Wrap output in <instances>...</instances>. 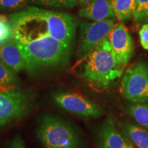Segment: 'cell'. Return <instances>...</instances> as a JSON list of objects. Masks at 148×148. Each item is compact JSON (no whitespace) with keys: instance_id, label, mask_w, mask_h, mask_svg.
I'll use <instances>...</instances> for the list:
<instances>
[{"instance_id":"1","label":"cell","mask_w":148,"mask_h":148,"mask_svg":"<svg viewBox=\"0 0 148 148\" xmlns=\"http://www.w3.org/2000/svg\"><path fill=\"white\" fill-rule=\"evenodd\" d=\"M15 41L25 62V69L29 72L64 65L71 55V48L63 45L49 34Z\"/></svg>"},{"instance_id":"2","label":"cell","mask_w":148,"mask_h":148,"mask_svg":"<svg viewBox=\"0 0 148 148\" xmlns=\"http://www.w3.org/2000/svg\"><path fill=\"white\" fill-rule=\"evenodd\" d=\"M123 71L114 58L108 38L82 58L79 75L94 87L103 88L121 77Z\"/></svg>"},{"instance_id":"3","label":"cell","mask_w":148,"mask_h":148,"mask_svg":"<svg viewBox=\"0 0 148 148\" xmlns=\"http://www.w3.org/2000/svg\"><path fill=\"white\" fill-rule=\"evenodd\" d=\"M38 134L45 148L79 147V138L75 129L56 116H45L40 122Z\"/></svg>"},{"instance_id":"4","label":"cell","mask_w":148,"mask_h":148,"mask_svg":"<svg viewBox=\"0 0 148 148\" xmlns=\"http://www.w3.org/2000/svg\"><path fill=\"white\" fill-rule=\"evenodd\" d=\"M30 104L29 95L15 85H0V127L23 117Z\"/></svg>"},{"instance_id":"5","label":"cell","mask_w":148,"mask_h":148,"mask_svg":"<svg viewBox=\"0 0 148 148\" xmlns=\"http://www.w3.org/2000/svg\"><path fill=\"white\" fill-rule=\"evenodd\" d=\"M121 93L132 103L148 101V64L138 62L129 67L123 74L121 82Z\"/></svg>"},{"instance_id":"6","label":"cell","mask_w":148,"mask_h":148,"mask_svg":"<svg viewBox=\"0 0 148 148\" xmlns=\"http://www.w3.org/2000/svg\"><path fill=\"white\" fill-rule=\"evenodd\" d=\"M114 25L112 18L81 23L77 53L78 58H84L103 40L108 38Z\"/></svg>"},{"instance_id":"7","label":"cell","mask_w":148,"mask_h":148,"mask_svg":"<svg viewBox=\"0 0 148 148\" xmlns=\"http://www.w3.org/2000/svg\"><path fill=\"white\" fill-rule=\"evenodd\" d=\"M49 33L53 38L66 47L71 48L77 27V20L71 14L44 10Z\"/></svg>"},{"instance_id":"8","label":"cell","mask_w":148,"mask_h":148,"mask_svg":"<svg viewBox=\"0 0 148 148\" xmlns=\"http://www.w3.org/2000/svg\"><path fill=\"white\" fill-rule=\"evenodd\" d=\"M53 100L58 106L68 112L84 118H97L101 110L96 103L76 92H58L53 95Z\"/></svg>"},{"instance_id":"9","label":"cell","mask_w":148,"mask_h":148,"mask_svg":"<svg viewBox=\"0 0 148 148\" xmlns=\"http://www.w3.org/2000/svg\"><path fill=\"white\" fill-rule=\"evenodd\" d=\"M108 39L116 62L125 69L134 53V43L126 27L123 23L116 24L109 34Z\"/></svg>"},{"instance_id":"10","label":"cell","mask_w":148,"mask_h":148,"mask_svg":"<svg viewBox=\"0 0 148 148\" xmlns=\"http://www.w3.org/2000/svg\"><path fill=\"white\" fill-rule=\"evenodd\" d=\"M79 16L95 21L116 17L111 0H86L79 8Z\"/></svg>"},{"instance_id":"11","label":"cell","mask_w":148,"mask_h":148,"mask_svg":"<svg viewBox=\"0 0 148 148\" xmlns=\"http://www.w3.org/2000/svg\"><path fill=\"white\" fill-rule=\"evenodd\" d=\"M0 62L15 73L25 69V62L14 38L0 45Z\"/></svg>"},{"instance_id":"12","label":"cell","mask_w":148,"mask_h":148,"mask_svg":"<svg viewBox=\"0 0 148 148\" xmlns=\"http://www.w3.org/2000/svg\"><path fill=\"white\" fill-rule=\"evenodd\" d=\"M98 138L101 148H126L127 145L110 116L107 118L101 125Z\"/></svg>"},{"instance_id":"13","label":"cell","mask_w":148,"mask_h":148,"mask_svg":"<svg viewBox=\"0 0 148 148\" xmlns=\"http://www.w3.org/2000/svg\"><path fill=\"white\" fill-rule=\"evenodd\" d=\"M123 133L138 148H148V130L132 123H126L123 125Z\"/></svg>"},{"instance_id":"14","label":"cell","mask_w":148,"mask_h":148,"mask_svg":"<svg viewBox=\"0 0 148 148\" xmlns=\"http://www.w3.org/2000/svg\"><path fill=\"white\" fill-rule=\"evenodd\" d=\"M125 112L148 130V103H132L125 108Z\"/></svg>"},{"instance_id":"15","label":"cell","mask_w":148,"mask_h":148,"mask_svg":"<svg viewBox=\"0 0 148 148\" xmlns=\"http://www.w3.org/2000/svg\"><path fill=\"white\" fill-rule=\"evenodd\" d=\"M116 17L121 21H126L134 16L135 0H112Z\"/></svg>"},{"instance_id":"16","label":"cell","mask_w":148,"mask_h":148,"mask_svg":"<svg viewBox=\"0 0 148 148\" xmlns=\"http://www.w3.org/2000/svg\"><path fill=\"white\" fill-rule=\"evenodd\" d=\"M32 4L58 8H71L77 3L75 0H28Z\"/></svg>"},{"instance_id":"17","label":"cell","mask_w":148,"mask_h":148,"mask_svg":"<svg viewBox=\"0 0 148 148\" xmlns=\"http://www.w3.org/2000/svg\"><path fill=\"white\" fill-rule=\"evenodd\" d=\"M134 21L136 23L148 21V0H135Z\"/></svg>"},{"instance_id":"18","label":"cell","mask_w":148,"mask_h":148,"mask_svg":"<svg viewBox=\"0 0 148 148\" xmlns=\"http://www.w3.org/2000/svg\"><path fill=\"white\" fill-rule=\"evenodd\" d=\"M19 82L16 73L10 69H8L4 64L0 62V85L1 86H10L15 85Z\"/></svg>"},{"instance_id":"19","label":"cell","mask_w":148,"mask_h":148,"mask_svg":"<svg viewBox=\"0 0 148 148\" xmlns=\"http://www.w3.org/2000/svg\"><path fill=\"white\" fill-rule=\"evenodd\" d=\"M12 36V29L8 18L0 15V45L7 42Z\"/></svg>"},{"instance_id":"20","label":"cell","mask_w":148,"mask_h":148,"mask_svg":"<svg viewBox=\"0 0 148 148\" xmlns=\"http://www.w3.org/2000/svg\"><path fill=\"white\" fill-rule=\"evenodd\" d=\"M27 2L28 0H0V8L5 11L21 10Z\"/></svg>"},{"instance_id":"21","label":"cell","mask_w":148,"mask_h":148,"mask_svg":"<svg viewBox=\"0 0 148 148\" xmlns=\"http://www.w3.org/2000/svg\"><path fill=\"white\" fill-rule=\"evenodd\" d=\"M140 41L142 47L148 50V24H144L139 31Z\"/></svg>"},{"instance_id":"22","label":"cell","mask_w":148,"mask_h":148,"mask_svg":"<svg viewBox=\"0 0 148 148\" xmlns=\"http://www.w3.org/2000/svg\"><path fill=\"white\" fill-rule=\"evenodd\" d=\"M9 148H27L21 136H16L11 142Z\"/></svg>"},{"instance_id":"23","label":"cell","mask_w":148,"mask_h":148,"mask_svg":"<svg viewBox=\"0 0 148 148\" xmlns=\"http://www.w3.org/2000/svg\"><path fill=\"white\" fill-rule=\"evenodd\" d=\"M86 0H75V1H76L77 3H79V4H82L84 2H85Z\"/></svg>"},{"instance_id":"24","label":"cell","mask_w":148,"mask_h":148,"mask_svg":"<svg viewBox=\"0 0 148 148\" xmlns=\"http://www.w3.org/2000/svg\"><path fill=\"white\" fill-rule=\"evenodd\" d=\"M126 148H133V147H131V146L130 145H127V147H126Z\"/></svg>"}]
</instances>
